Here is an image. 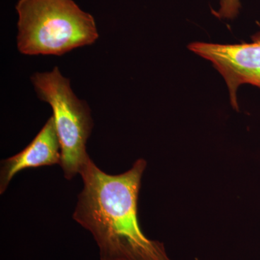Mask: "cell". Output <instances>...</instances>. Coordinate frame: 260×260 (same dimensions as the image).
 <instances>
[{"instance_id": "6", "label": "cell", "mask_w": 260, "mask_h": 260, "mask_svg": "<svg viewBox=\"0 0 260 260\" xmlns=\"http://www.w3.org/2000/svg\"><path fill=\"white\" fill-rule=\"evenodd\" d=\"M220 7L215 15L220 19L237 18L241 8L240 0H220Z\"/></svg>"}, {"instance_id": "5", "label": "cell", "mask_w": 260, "mask_h": 260, "mask_svg": "<svg viewBox=\"0 0 260 260\" xmlns=\"http://www.w3.org/2000/svg\"><path fill=\"white\" fill-rule=\"evenodd\" d=\"M60 143L54 119L51 116L26 148L2 161L0 193H4L12 179L24 169L60 164Z\"/></svg>"}, {"instance_id": "2", "label": "cell", "mask_w": 260, "mask_h": 260, "mask_svg": "<svg viewBox=\"0 0 260 260\" xmlns=\"http://www.w3.org/2000/svg\"><path fill=\"white\" fill-rule=\"evenodd\" d=\"M17 45L25 55L61 56L99 38L93 17L73 0H19Z\"/></svg>"}, {"instance_id": "3", "label": "cell", "mask_w": 260, "mask_h": 260, "mask_svg": "<svg viewBox=\"0 0 260 260\" xmlns=\"http://www.w3.org/2000/svg\"><path fill=\"white\" fill-rule=\"evenodd\" d=\"M31 82L38 97L51 107L60 143V165L65 179L80 174L89 157L86 144L93 122L87 103L76 96L65 78L55 67L50 72L37 73Z\"/></svg>"}, {"instance_id": "4", "label": "cell", "mask_w": 260, "mask_h": 260, "mask_svg": "<svg viewBox=\"0 0 260 260\" xmlns=\"http://www.w3.org/2000/svg\"><path fill=\"white\" fill-rule=\"evenodd\" d=\"M259 30L251 37L250 42L238 44H218L193 42L189 50L210 61L229 88L231 104L239 110L237 90L240 85L249 84L260 88V23Z\"/></svg>"}, {"instance_id": "1", "label": "cell", "mask_w": 260, "mask_h": 260, "mask_svg": "<svg viewBox=\"0 0 260 260\" xmlns=\"http://www.w3.org/2000/svg\"><path fill=\"white\" fill-rule=\"evenodd\" d=\"M147 162L139 159L119 175L103 172L88 158L80 170L83 189L73 218L93 234L101 260H172L165 246L143 234L138 195Z\"/></svg>"}]
</instances>
